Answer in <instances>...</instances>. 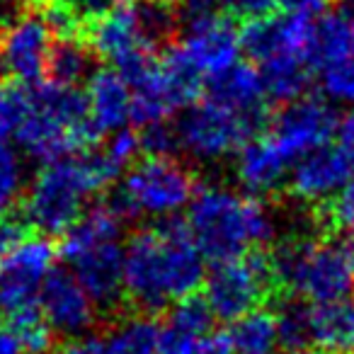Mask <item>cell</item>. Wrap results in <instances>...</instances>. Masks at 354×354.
Listing matches in <instances>:
<instances>
[{
  "label": "cell",
  "instance_id": "52a82bcc",
  "mask_svg": "<svg viewBox=\"0 0 354 354\" xmlns=\"http://www.w3.org/2000/svg\"><path fill=\"white\" fill-rule=\"evenodd\" d=\"M272 267L277 284L315 306L344 301L354 289V265L337 236L330 241L296 238L284 243L272 255Z\"/></svg>",
  "mask_w": 354,
  "mask_h": 354
},
{
  "label": "cell",
  "instance_id": "e0dca14e",
  "mask_svg": "<svg viewBox=\"0 0 354 354\" xmlns=\"http://www.w3.org/2000/svg\"><path fill=\"white\" fill-rule=\"evenodd\" d=\"M354 156H349L339 143H328L308 156L299 158L289 175L291 194L301 202L320 204L333 202L352 180Z\"/></svg>",
  "mask_w": 354,
  "mask_h": 354
},
{
  "label": "cell",
  "instance_id": "7bdbcfd3",
  "mask_svg": "<svg viewBox=\"0 0 354 354\" xmlns=\"http://www.w3.org/2000/svg\"><path fill=\"white\" fill-rule=\"evenodd\" d=\"M6 93H8V90H0V129H3V109H6Z\"/></svg>",
  "mask_w": 354,
  "mask_h": 354
},
{
  "label": "cell",
  "instance_id": "8fae6325",
  "mask_svg": "<svg viewBox=\"0 0 354 354\" xmlns=\"http://www.w3.org/2000/svg\"><path fill=\"white\" fill-rule=\"evenodd\" d=\"M133 93V122L141 127L160 124L177 109L192 107L202 88V78L192 73L172 51L160 64H148L141 73L129 78Z\"/></svg>",
  "mask_w": 354,
  "mask_h": 354
},
{
  "label": "cell",
  "instance_id": "3957f363",
  "mask_svg": "<svg viewBox=\"0 0 354 354\" xmlns=\"http://www.w3.org/2000/svg\"><path fill=\"white\" fill-rule=\"evenodd\" d=\"M187 228L207 260L228 262L255 252L274 238L277 221L272 209L255 197L231 187L209 185L194 194Z\"/></svg>",
  "mask_w": 354,
  "mask_h": 354
},
{
  "label": "cell",
  "instance_id": "603a6c76",
  "mask_svg": "<svg viewBox=\"0 0 354 354\" xmlns=\"http://www.w3.org/2000/svg\"><path fill=\"white\" fill-rule=\"evenodd\" d=\"M313 344L325 354H354V304L313 306Z\"/></svg>",
  "mask_w": 354,
  "mask_h": 354
},
{
  "label": "cell",
  "instance_id": "4316f807",
  "mask_svg": "<svg viewBox=\"0 0 354 354\" xmlns=\"http://www.w3.org/2000/svg\"><path fill=\"white\" fill-rule=\"evenodd\" d=\"M49 73L54 78V83L75 88L85 78H93V54L75 37L59 39L54 44V51H51Z\"/></svg>",
  "mask_w": 354,
  "mask_h": 354
},
{
  "label": "cell",
  "instance_id": "4fadbf2b",
  "mask_svg": "<svg viewBox=\"0 0 354 354\" xmlns=\"http://www.w3.org/2000/svg\"><path fill=\"white\" fill-rule=\"evenodd\" d=\"M56 248L46 238H25L0 262V313L8 320L39 308L41 286L54 274Z\"/></svg>",
  "mask_w": 354,
  "mask_h": 354
},
{
  "label": "cell",
  "instance_id": "f35d334b",
  "mask_svg": "<svg viewBox=\"0 0 354 354\" xmlns=\"http://www.w3.org/2000/svg\"><path fill=\"white\" fill-rule=\"evenodd\" d=\"M337 143L349 153L354 156V107H349L347 112L339 117V124H337Z\"/></svg>",
  "mask_w": 354,
  "mask_h": 354
},
{
  "label": "cell",
  "instance_id": "7402d4cb",
  "mask_svg": "<svg viewBox=\"0 0 354 354\" xmlns=\"http://www.w3.org/2000/svg\"><path fill=\"white\" fill-rule=\"evenodd\" d=\"M209 97L218 100L226 107L265 124L270 95H267L265 88V78H262L260 68H255V66L238 64L228 73L214 78L209 83Z\"/></svg>",
  "mask_w": 354,
  "mask_h": 354
},
{
  "label": "cell",
  "instance_id": "d590c367",
  "mask_svg": "<svg viewBox=\"0 0 354 354\" xmlns=\"http://www.w3.org/2000/svg\"><path fill=\"white\" fill-rule=\"evenodd\" d=\"M56 354H107L104 347V335H80V337H71L66 339V344H61L56 349Z\"/></svg>",
  "mask_w": 354,
  "mask_h": 354
},
{
  "label": "cell",
  "instance_id": "bcb514c9",
  "mask_svg": "<svg viewBox=\"0 0 354 354\" xmlns=\"http://www.w3.org/2000/svg\"><path fill=\"white\" fill-rule=\"evenodd\" d=\"M349 3H352V6H354V0H349Z\"/></svg>",
  "mask_w": 354,
  "mask_h": 354
},
{
  "label": "cell",
  "instance_id": "4dcf8cb0",
  "mask_svg": "<svg viewBox=\"0 0 354 354\" xmlns=\"http://www.w3.org/2000/svg\"><path fill=\"white\" fill-rule=\"evenodd\" d=\"M320 73V90L330 102L354 107V56L337 61L333 66H325Z\"/></svg>",
  "mask_w": 354,
  "mask_h": 354
},
{
  "label": "cell",
  "instance_id": "277c9868",
  "mask_svg": "<svg viewBox=\"0 0 354 354\" xmlns=\"http://www.w3.org/2000/svg\"><path fill=\"white\" fill-rule=\"evenodd\" d=\"M114 177L102 153L56 158L44 162L25 194V216L30 226L46 236L68 233L85 214L88 202Z\"/></svg>",
  "mask_w": 354,
  "mask_h": 354
},
{
  "label": "cell",
  "instance_id": "f546056e",
  "mask_svg": "<svg viewBox=\"0 0 354 354\" xmlns=\"http://www.w3.org/2000/svg\"><path fill=\"white\" fill-rule=\"evenodd\" d=\"M8 328L17 335L27 354H56L54 330L46 323L41 308H32L8 320Z\"/></svg>",
  "mask_w": 354,
  "mask_h": 354
},
{
  "label": "cell",
  "instance_id": "5bb4252c",
  "mask_svg": "<svg viewBox=\"0 0 354 354\" xmlns=\"http://www.w3.org/2000/svg\"><path fill=\"white\" fill-rule=\"evenodd\" d=\"M54 30L41 12L17 15L0 30V73L22 85H37L49 71Z\"/></svg>",
  "mask_w": 354,
  "mask_h": 354
},
{
  "label": "cell",
  "instance_id": "83f0119b",
  "mask_svg": "<svg viewBox=\"0 0 354 354\" xmlns=\"http://www.w3.org/2000/svg\"><path fill=\"white\" fill-rule=\"evenodd\" d=\"M274 318L281 347L299 352L313 344V306H308L304 299H289L279 304Z\"/></svg>",
  "mask_w": 354,
  "mask_h": 354
},
{
  "label": "cell",
  "instance_id": "cb8c5ba5",
  "mask_svg": "<svg viewBox=\"0 0 354 354\" xmlns=\"http://www.w3.org/2000/svg\"><path fill=\"white\" fill-rule=\"evenodd\" d=\"M354 56V15L347 10L328 12L315 22L313 66L325 68Z\"/></svg>",
  "mask_w": 354,
  "mask_h": 354
},
{
  "label": "cell",
  "instance_id": "8992f818",
  "mask_svg": "<svg viewBox=\"0 0 354 354\" xmlns=\"http://www.w3.org/2000/svg\"><path fill=\"white\" fill-rule=\"evenodd\" d=\"M170 32L172 12L167 6L158 0L143 6L127 3L95 17L90 46L129 80L153 64V51L170 37Z\"/></svg>",
  "mask_w": 354,
  "mask_h": 354
},
{
  "label": "cell",
  "instance_id": "5b68a950",
  "mask_svg": "<svg viewBox=\"0 0 354 354\" xmlns=\"http://www.w3.org/2000/svg\"><path fill=\"white\" fill-rule=\"evenodd\" d=\"M122 223L124 216L112 202L100 204L88 209L61 243L71 272L102 310L114 308L124 296L127 248L119 243Z\"/></svg>",
  "mask_w": 354,
  "mask_h": 354
},
{
  "label": "cell",
  "instance_id": "b9f144b4",
  "mask_svg": "<svg viewBox=\"0 0 354 354\" xmlns=\"http://www.w3.org/2000/svg\"><path fill=\"white\" fill-rule=\"evenodd\" d=\"M158 3H162V6H185V8H189V3H192V0H158Z\"/></svg>",
  "mask_w": 354,
  "mask_h": 354
},
{
  "label": "cell",
  "instance_id": "d6a6232c",
  "mask_svg": "<svg viewBox=\"0 0 354 354\" xmlns=\"http://www.w3.org/2000/svg\"><path fill=\"white\" fill-rule=\"evenodd\" d=\"M141 146L151 158H170V153L180 148V141H177L175 129L167 127L165 122H160V124H151V127H143Z\"/></svg>",
  "mask_w": 354,
  "mask_h": 354
},
{
  "label": "cell",
  "instance_id": "7c38bea8",
  "mask_svg": "<svg viewBox=\"0 0 354 354\" xmlns=\"http://www.w3.org/2000/svg\"><path fill=\"white\" fill-rule=\"evenodd\" d=\"M170 51L197 78L212 83L238 66L243 54V32H238V27L218 12H204L189 17L183 39Z\"/></svg>",
  "mask_w": 354,
  "mask_h": 354
},
{
  "label": "cell",
  "instance_id": "e575fe53",
  "mask_svg": "<svg viewBox=\"0 0 354 354\" xmlns=\"http://www.w3.org/2000/svg\"><path fill=\"white\" fill-rule=\"evenodd\" d=\"M277 8L286 15H299V17H308V20H315V17H325L335 0H274Z\"/></svg>",
  "mask_w": 354,
  "mask_h": 354
},
{
  "label": "cell",
  "instance_id": "2e32d148",
  "mask_svg": "<svg viewBox=\"0 0 354 354\" xmlns=\"http://www.w3.org/2000/svg\"><path fill=\"white\" fill-rule=\"evenodd\" d=\"M337 124L339 117L328 100L301 97L279 109L272 122L270 136L296 162L299 158L328 146L330 138L337 136Z\"/></svg>",
  "mask_w": 354,
  "mask_h": 354
},
{
  "label": "cell",
  "instance_id": "ac0fdd59",
  "mask_svg": "<svg viewBox=\"0 0 354 354\" xmlns=\"http://www.w3.org/2000/svg\"><path fill=\"white\" fill-rule=\"evenodd\" d=\"M39 308L51 330L68 339L88 335L100 310L73 272L66 270H54V274L41 286Z\"/></svg>",
  "mask_w": 354,
  "mask_h": 354
},
{
  "label": "cell",
  "instance_id": "ab89813d",
  "mask_svg": "<svg viewBox=\"0 0 354 354\" xmlns=\"http://www.w3.org/2000/svg\"><path fill=\"white\" fill-rule=\"evenodd\" d=\"M61 3H66V6H71L75 12H88V15H102V12H107V3L109 0H61Z\"/></svg>",
  "mask_w": 354,
  "mask_h": 354
},
{
  "label": "cell",
  "instance_id": "f1b7e54d",
  "mask_svg": "<svg viewBox=\"0 0 354 354\" xmlns=\"http://www.w3.org/2000/svg\"><path fill=\"white\" fill-rule=\"evenodd\" d=\"M27 165L15 143L0 138V216L10 212L22 194H27Z\"/></svg>",
  "mask_w": 354,
  "mask_h": 354
},
{
  "label": "cell",
  "instance_id": "7a4b0ae2",
  "mask_svg": "<svg viewBox=\"0 0 354 354\" xmlns=\"http://www.w3.org/2000/svg\"><path fill=\"white\" fill-rule=\"evenodd\" d=\"M204 279V255L187 223L167 221L141 231L127 245L124 296L146 313L192 299Z\"/></svg>",
  "mask_w": 354,
  "mask_h": 354
},
{
  "label": "cell",
  "instance_id": "30bf717a",
  "mask_svg": "<svg viewBox=\"0 0 354 354\" xmlns=\"http://www.w3.org/2000/svg\"><path fill=\"white\" fill-rule=\"evenodd\" d=\"M277 284L272 257L250 252L238 260L218 262L207 277L204 301L218 320H241L243 315L257 310Z\"/></svg>",
  "mask_w": 354,
  "mask_h": 354
},
{
  "label": "cell",
  "instance_id": "ba28073f",
  "mask_svg": "<svg viewBox=\"0 0 354 354\" xmlns=\"http://www.w3.org/2000/svg\"><path fill=\"white\" fill-rule=\"evenodd\" d=\"M192 172L172 158H151L131 165L114 194V207L122 216L172 218L194 199Z\"/></svg>",
  "mask_w": 354,
  "mask_h": 354
},
{
  "label": "cell",
  "instance_id": "484cf974",
  "mask_svg": "<svg viewBox=\"0 0 354 354\" xmlns=\"http://www.w3.org/2000/svg\"><path fill=\"white\" fill-rule=\"evenodd\" d=\"M160 328L146 315H129L104 335L107 354H158Z\"/></svg>",
  "mask_w": 354,
  "mask_h": 354
},
{
  "label": "cell",
  "instance_id": "8d00e7d4",
  "mask_svg": "<svg viewBox=\"0 0 354 354\" xmlns=\"http://www.w3.org/2000/svg\"><path fill=\"white\" fill-rule=\"evenodd\" d=\"M25 226L10 216H0V257L10 255L17 245L25 243Z\"/></svg>",
  "mask_w": 354,
  "mask_h": 354
},
{
  "label": "cell",
  "instance_id": "ee69618b",
  "mask_svg": "<svg viewBox=\"0 0 354 354\" xmlns=\"http://www.w3.org/2000/svg\"><path fill=\"white\" fill-rule=\"evenodd\" d=\"M291 354H325V352H320V349H299V352H291Z\"/></svg>",
  "mask_w": 354,
  "mask_h": 354
},
{
  "label": "cell",
  "instance_id": "44dd1931",
  "mask_svg": "<svg viewBox=\"0 0 354 354\" xmlns=\"http://www.w3.org/2000/svg\"><path fill=\"white\" fill-rule=\"evenodd\" d=\"M214 313L204 299H185L175 304L165 325H160L158 335V354H194L202 342L212 333Z\"/></svg>",
  "mask_w": 354,
  "mask_h": 354
},
{
  "label": "cell",
  "instance_id": "836d02e7",
  "mask_svg": "<svg viewBox=\"0 0 354 354\" xmlns=\"http://www.w3.org/2000/svg\"><path fill=\"white\" fill-rule=\"evenodd\" d=\"M330 218L333 223H337L342 231L354 233V175L347 183V187L337 194V197L330 202Z\"/></svg>",
  "mask_w": 354,
  "mask_h": 354
},
{
  "label": "cell",
  "instance_id": "f6af8a7d",
  "mask_svg": "<svg viewBox=\"0 0 354 354\" xmlns=\"http://www.w3.org/2000/svg\"><path fill=\"white\" fill-rule=\"evenodd\" d=\"M218 3H221V6H223V0H216V6H218Z\"/></svg>",
  "mask_w": 354,
  "mask_h": 354
},
{
  "label": "cell",
  "instance_id": "74e56055",
  "mask_svg": "<svg viewBox=\"0 0 354 354\" xmlns=\"http://www.w3.org/2000/svg\"><path fill=\"white\" fill-rule=\"evenodd\" d=\"M194 354H233L231 339H228V335L209 333L207 337H202V342H199Z\"/></svg>",
  "mask_w": 354,
  "mask_h": 354
},
{
  "label": "cell",
  "instance_id": "d4e9b609",
  "mask_svg": "<svg viewBox=\"0 0 354 354\" xmlns=\"http://www.w3.org/2000/svg\"><path fill=\"white\" fill-rule=\"evenodd\" d=\"M233 354H277L281 347L277 318L270 310H252L228 330Z\"/></svg>",
  "mask_w": 354,
  "mask_h": 354
},
{
  "label": "cell",
  "instance_id": "6da1fadb",
  "mask_svg": "<svg viewBox=\"0 0 354 354\" xmlns=\"http://www.w3.org/2000/svg\"><path fill=\"white\" fill-rule=\"evenodd\" d=\"M0 136H12L17 148L35 160L51 162L90 143L97 131L85 93L51 80L8 90Z\"/></svg>",
  "mask_w": 354,
  "mask_h": 354
},
{
  "label": "cell",
  "instance_id": "ffe728a7",
  "mask_svg": "<svg viewBox=\"0 0 354 354\" xmlns=\"http://www.w3.org/2000/svg\"><path fill=\"white\" fill-rule=\"evenodd\" d=\"M294 165L284 148L267 133L252 138L236 156V177L248 192L270 194L286 183Z\"/></svg>",
  "mask_w": 354,
  "mask_h": 354
},
{
  "label": "cell",
  "instance_id": "60d3db41",
  "mask_svg": "<svg viewBox=\"0 0 354 354\" xmlns=\"http://www.w3.org/2000/svg\"><path fill=\"white\" fill-rule=\"evenodd\" d=\"M0 354H27L17 335L8 325H0Z\"/></svg>",
  "mask_w": 354,
  "mask_h": 354
},
{
  "label": "cell",
  "instance_id": "d6986e66",
  "mask_svg": "<svg viewBox=\"0 0 354 354\" xmlns=\"http://www.w3.org/2000/svg\"><path fill=\"white\" fill-rule=\"evenodd\" d=\"M90 122L97 133L124 131L133 119V93L129 80L119 71L102 68L95 71L85 88Z\"/></svg>",
  "mask_w": 354,
  "mask_h": 354
},
{
  "label": "cell",
  "instance_id": "9a60e30c",
  "mask_svg": "<svg viewBox=\"0 0 354 354\" xmlns=\"http://www.w3.org/2000/svg\"><path fill=\"white\" fill-rule=\"evenodd\" d=\"M313 39L315 20L286 12L248 20L243 27V51L257 66L277 59H306L313 64Z\"/></svg>",
  "mask_w": 354,
  "mask_h": 354
},
{
  "label": "cell",
  "instance_id": "1f68e13d",
  "mask_svg": "<svg viewBox=\"0 0 354 354\" xmlns=\"http://www.w3.org/2000/svg\"><path fill=\"white\" fill-rule=\"evenodd\" d=\"M141 151H143L141 136H136L133 131L124 129V131H117V133H112V136L107 138V143H104V151H102V158L107 160V165L112 167L114 175H117V172L136 165V158H138V153H141Z\"/></svg>",
  "mask_w": 354,
  "mask_h": 354
},
{
  "label": "cell",
  "instance_id": "9c48e42d",
  "mask_svg": "<svg viewBox=\"0 0 354 354\" xmlns=\"http://www.w3.org/2000/svg\"><path fill=\"white\" fill-rule=\"evenodd\" d=\"M262 124L214 97L192 104L177 122V141L189 158L202 162H216L238 156L255 138Z\"/></svg>",
  "mask_w": 354,
  "mask_h": 354
}]
</instances>
